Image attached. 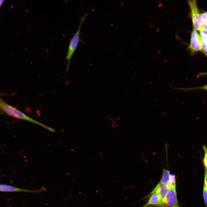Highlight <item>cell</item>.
I'll use <instances>...</instances> for the list:
<instances>
[{"instance_id": "obj_8", "label": "cell", "mask_w": 207, "mask_h": 207, "mask_svg": "<svg viewBox=\"0 0 207 207\" xmlns=\"http://www.w3.org/2000/svg\"><path fill=\"white\" fill-rule=\"evenodd\" d=\"M149 197V200L147 203L142 207H157L161 204V200L159 194L156 193L147 195L146 197Z\"/></svg>"}, {"instance_id": "obj_7", "label": "cell", "mask_w": 207, "mask_h": 207, "mask_svg": "<svg viewBox=\"0 0 207 207\" xmlns=\"http://www.w3.org/2000/svg\"><path fill=\"white\" fill-rule=\"evenodd\" d=\"M169 188V187L168 185L164 184L159 182L154 189L148 195H150L154 193H157L159 194L162 202V201L165 198Z\"/></svg>"}, {"instance_id": "obj_19", "label": "cell", "mask_w": 207, "mask_h": 207, "mask_svg": "<svg viewBox=\"0 0 207 207\" xmlns=\"http://www.w3.org/2000/svg\"><path fill=\"white\" fill-rule=\"evenodd\" d=\"M0 110H1L0 108Z\"/></svg>"}, {"instance_id": "obj_16", "label": "cell", "mask_w": 207, "mask_h": 207, "mask_svg": "<svg viewBox=\"0 0 207 207\" xmlns=\"http://www.w3.org/2000/svg\"><path fill=\"white\" fill-rule=\"evenodd\" d=\"M204 182L206 189L207 191V170L204 168Z\"/></svg>"}, {"instance_id": "obj_22", "label": "cell", "mask_w": 207, "mask_h": 207, "mask_svg": "<svg viewBox=\"0 0 207 207\" xmlns=\"http://www.w3.org/2000/svg\"></svg>"}, {"instance_id": "obj_10", "label": "cell", "mask_w": 207, "mask_h": 207, "mask_svg": "<svg viewBox=\"0 0 207 207\" xmlns=\"http://www.w3.org/2000/svg\"><path fill=\"white\" fill-rule=\"evenodd\" d=\"M201 40L202 51L207 57V35L200 34Z\"/></svg>"}, {"instance_id": "obj_20", "label": "cell", "mask_w": 207, "mask_h": 207, "mask_svg": "<svg viewBox=\"0 0 207 207\" xmlns=\"http://www.w3.org/2000/svg\"><path fill=\"white\" fill-rule=\"evenodd\" d=\"M0 99H1L0 98Z\"/></svg>"}, {"instance_id": "obj_11", "label": "cell", "mask_w": 207, "mask_h": 207, "mask_svg": "<svg viewBox=\"0 0 207 207\" xmlns=\"http://www.w3.org/2000/svg\"><path fill=\"white\" fill-rule=\"evenodd\" d=\"M204 152V157L202 160V163L204 168L207 170V145H202Z\"/></svg>"}, {"instance_id": "obj_6", "label": "cell", "mask_w": 207, "mask_h": 207, "mask_svg": "<svg viewBox=\"0 0 207 207\" xmlns=\"http://www.w3.org/2000/svg\"><path fill=\"white\" fill-rule=\"evenodd\" d=\"M46 190L43 186L38 190H31L20 188L7 185L0 184V191L3 192H24L28 193H39Z\"/></svg>"}, {"instance_id": "obj_5", "label": "cell", "mask_w": 207, "mask_h": 207, "mask_svg": "<svg viewBox=\"0 0 207 207\" xmlns=\"http://www.w3.org/2000/svg\"><path fill=\"white\" fill-rule=\"evenodd\" d=\"M188 49L192 55L202 51L200 37L197 30L194 29L191 33L190 42Z\"/></svg>"}, {"instance_id": "obj_21", "label": "cell", "mask_w": 207, "mask_h": 207, "mask_svg": "<svg viewBox=\"0 0 207 207\" xmlns=\"http://www.w3.org/2000/svg\"></svg>"}, {"instance_id": "obj_15", "label": "cell", "mask_w": 207, "mask_h": 207, "mask_svg": "<svg viewBox=\"0 0 207 207\" xmlns=\"http://www.w3.org/2000/svg\"><path fill=\"white\" fill-rule=\"evenodd\" d=\"M190 89L192 90L201 89L207 91V84L200 87L191 88Z\"/></svg>"}, {"instance_id": "obj_13", "label": "cell", "mask_w": 207, "mask_h": 207, "mask_svg": "<svg viewBox=\"0 0 207 207\" xmlns=\"http://www.w3.org/2000/svg\"><path fill=\"white\" fill-rule=\"evenodd\" d=\"M203 194L204 202L206 207H207V191L204 183L203 185Z\"/></svg>"}, {"instance_id": "obj_17", "label": "cell", "mask_w": 207, "mask_h": 207, "mask_svg": "<svg viewBox=\"0 0 207 207\" xmlns=\"http://www.w3.org/2000/svg\"><path fill=\"white\" fill-rule=\"evenodd\" d=\"M3 1H4V0H0V6L2 4V3H3Z\"/></svg>"}, {"instance_id": "obj_14", "label": "cell", "mask_w": 207, "mask_h": 207, "mask_svg": "<svg viewBox=\"0 0 207 207\" xmlns=\"http://www.w3.org/2000/svg\"><path fill=\"white\" fill-rule=\"evenodd\" d=\"M200 15L202 21L207 23V12H204Z\"/></svg>"}, {"instance_id": "obj_3", "label": "cell", "mask_w": 207, "mask_h": 207, "mask_svg": "<svg viewBox=\"0 0 207 207\" xmlns=\"http://www.w3.org/2000/svg\"><path fill=\"white\" fill-rule=\"evenodd\" d=\"M158 207H181L178 201L176 187H169L165 198Z\"/></svg>"}, {"instance_id": "obj_2", "label": "cell", "mask_w": 207, "mask_h": 207, "mask_svg": "<svg viewBox=\"0 0 207 207\" xmlns=\"http://www.w3.org/2000/svg\"><path fill=\"white\" fill-rule=\"evenodd\" d=\"M87 15V13L82 16L78 29L70 41L66 57V59L67 61V64L66 69V72L69 70L72 57L80 41V34L81 26Z\"/></svg>"}, {"instance_id": "obj_1", "label": "cell", "mask_w": 207, "mask_h": 207, "mask_svg": "<svg viewBox=\"0 0 207 207\" xmlns=\"http://www.w3.org/2000/svg\"><path fill=\"white\" fill-rule=\"evenodd\" d=\"M0 108L9 116L19 119L27 121L38 125L51 132H54L55 130L52 128L46 126L32 118L23 112L0 99Z\"/></svg>"}, {"instance_id": "obj_4", "label": "cell", "mask_w": 207, "mask_h": 207, "mask_svg": "<svg viewBox=\"0 0 207 207\" xmlns=\"http://www.w3.org/2000/svg\"><path fill=\"white\" fill-rule=\"evenodd\" d=\"M188 3L191 10L193 29L199 30L202 27L201 24L202 21L198 11L196 1L189 0Z\"/></svg>"}, {"instance_id": "obj_18", "label": "cell", "mask_w": 207, "mask_h": 207, "mask_svg": "<svg viewBox=\"0 0 207 207\" xmlns=\"http://www.w3.org/2000/svg\"><path fill=\"white\" fill-rule=\"evenodd\" d=\"M202 74H202H204V75H205V74H206V75H207V73H204Z\"/></svg>"}, {"instance_id": "obj_12", "label": "cell", "mask_w": 207, "mask_h": 207, "mask_svg": "<svg viewBox=\"0 0 207 207\" xmlns=\"http://www.w3.org/2000/svg\"><path fill=\"white\" fill-rule=\"evenodd\" d=\"M168 185L169 187H176V179L175 175L170 174Z\"/></svg>"}, {"instance_id": "obj_9", "label": "cell", "mask_w": 207, "mask_h": 207, "mask_svg": "<svg viewBox=\"0 0 207 207\" xmlns=\"http://www.w3.org/2000/svg\"><path fill=\"white\" fill-rule=\"evenodd\" d=\"M162 176L160 182L164 184L168 185L170 175V171L163 168Z\"/></svg>"}]
</instances>
